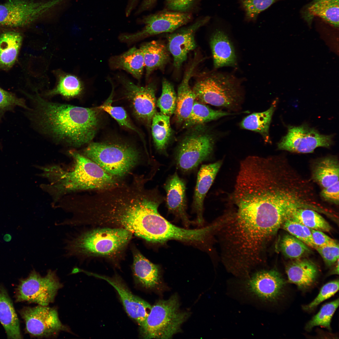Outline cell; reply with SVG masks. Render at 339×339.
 <instances>
[{"mask_svg": "<svg viewBox=\"0 0 339 339\" xmlns=\"http://www.w3.org/2000/svg\"><path fill=\"white\" fill-rule=\"evenodd\" d=\"M132 269L136 280L143 287L152 288L158 284L160 275L158 266L138 252L134 254Z\"/></svg>", "mask_w": 339, "mask_h": 339, "instance_id": "484cf974", "label": "cell"}, {"mask_svg": "<svg viewBox=\"0 0 339 339\" xmlns=\"http://www.w3.org/2000/svg\"><path fill=\"white\" fill-rule=\"evenodd\" d=\"M132 233L122 228H104L79 231L67 239L66 255L79 260L93 255L112 254L124 246Z\"/></svg>", "mask_w": 339, "mask_h": 339, "instance_id": "277c9868", "label": "cell"}, {"mask_svg": "<svg viewBox=\"0 0 339 339\" xmlns=\"http://www.w3.org/2000/svg\"><path fill=\"white\" fill-rule=\"evenodd\" d=\"M166 193V206L169 212L180 218L186 227L191 223L186 212V184L176 172L170 176L164 186Z\"/></svg>", "mask_w": 339, "mask_h": 339, "instance_id": "ac0fdd59", "label": "cell"}, {"mask_svg": "<svg viewBox=\"0 0 339 339\" xmlns=\"http://www.w3.org/2000/svg\"><path fill=\"white\" fill-rule=\"evenodd\" d=\"M285 281L280 273L274 270L257 272L246 278L244 283L245 291L261 301L273 302L281 295Z\"/></svg>", "mask_w": 339, "mask_h": 339, "instance_id": "9a60e30c", "label": "cell"}, {"mask_svg": "<svg viewBox=\"0 0 339 339\" xmlns=\"http://www.w3.org/2000/svg\"><path fill=\"white\" fill-rule=\"evenodd\" d=\"M23 40L22 34L8 30L0 35V68L8 70L16 61Z\"/></svg>", "mask_w": 339, "mask_h": 339, "instance_id": "d4e9b609", "label": "cell"}, {"mask_svg": "<svg viewBox=\"0 0 339 339\" xmlns=\"http://www.w3.org/2000/svg\"><path fill=\"white\" fill-rule=\"evenodd\" d=\"M3 239L5 241H9L10 240L11 237V236L9 234H6L4 235Z\"/></svg>", "mask_w": 339, "mask_h": 339, "instance_id": "681fc988", "label": "cell"}, {"mask_svg": "<svg viewBox=\"0 0 339 339\" xmlns=\"http://www.w3.org/2000/svg\"><path fill=\"white\" fill-rule=\"evenodd\" d=\"M55 87L46 94L48 96L59 94L67 98H75L83 93L84 86L82 81L75 75L63 72L57 73Z\"/></svg>", "mask_w": 339, "mask_h": 339, "instance_id": "f546056e", "label": "cell"}, {"mask_svg": "<svg viewBox=\"0 0 339 339\" xmlns=\"http://www.w3.org/2000/svg\"><path fill=\"white\" fill-rule=\"evenodd\" d=\"M63 286L55 271L50 269L45 276H42L34 270L27 277L20 281L16 290V300L48 306L54 302Z\"/></svg>", "mask_w": 339, "mask_h": 339, "instance_id": "9c48e42d", "label": "cell"}, {"mask_svg": "<svg viewBox=\"0 0 339 339\" xmlns=\"http://www.w3.org/2000/svg\"><path fill=\"white\" fill-rule=\"evenodd\" d=\"M230 114L226 112L213 110L204 104L195 100L189 116L184 122V126L185 127H189Z\"/></svg>", "mask_w": 339, "mask_h": 339, "instance_id": "d6a6232c", "label": "cell"}, {"mask_svg": "<svg viewBox=\"0 0 339 339\" xmlns=\"http://www.w3.org/2000/svg\"><path fill=\"white\" fill-rule=\"evenodd\" d=\"M61 0H7L0 4V27L25 28L53 17Z\"/></svg>", "mask_w": 339, "mask_h": 339, "instance_id": "5b68a950", "label": "cell"}, {"mask_svg": "<svg viewBox=\"0 0 339 339\" xmlns=\"http://www.w3.org/2000/svg\"><path fill=\"white\" fill-rule=\"evenodd\" d=\"M92 274L105 280L115 288L127 314L140 327L141 326L148 315L152 306L145 301L133 294L119 278H110L96 274Z\"/></svg>", "mask_w": 339, "mask_h": 339, "instance_id": "e0dca14e", "label": "cell"}, {"mask_svg": "<svg viewBox=\"0 0 339 339\" xmlns=\"http://www.w3.org/2000/svg\"><path fill=\"white\" fill-rule=\"evenodd\" d=\"M339 181L331 186L325 189H322L320 192L321 196L325 200L338 204L339 200Z\"/></svg>", "mask_w": 339, "mask_h": 339, "instance_id": "f6af8a7d", "label": "cell"}, {"mask_svg": "<svg viewBox=\"0 0 339 339\" xmlns=\"http://www.w3.org/2000/svg\"><path fill=\"white\" fill-rule=\"evenodd\" d=\"M278 0H239L245 11V19L248 21H256L259 13Z\"/></svg>", "mask_w": 339, "mask_h": 339, "instance_id": "ab89813d", "label": "cell"}, {"mask_svg": "<svg viewBox=\"0 0 339 339\" xmlns=\"http://www.w3.org/2000/svg\"><path fill=\"white\" fill-rule=\"evenodd\" d=\"M210 18L206 17L186 28L171 33L167 36V47L173 57L175 67L179 69L187 59L189 53L196 47L195 35L196 31L206 24Z\"/></svg>", "mask_w": 339, "mask_h": 339, "instance_id": "2e32d148", "label": "cell"}, {"mask_svg": "<svg viewBox=\"0 0 339 339\" xmlns=\"http://www.w3.org/2000/svg\"><path fill=\"white\" fill-rule=\"evenodd\" d=\"M29 114L31 121L57 141L75 147L89 143L100 122L98 107L85 108L46 100L37 95Z\"/></svg>", "mask_w": 339, "mask_h": 339, "instance_id": "7a4b0ae2", "label": "cell"}, {"mask_svg": "<svg viewBox=\"0 0 339 339\" xmlns=\"http://www.w3.org/2000/svg\"><path fill=\"white\" fill-rule=\"evenodd\" d=\"M0 322L8 338H22L19 321L13 304L7 291L1 286H0Z\"/></svg>", "mask_w": 339, "mask_h": 339, "instance_id": "4316f807", "label": "cell"}, {"mask_svg": "<svg viewBox=\"0 0 339 339\" xmlns=\"http://www.w3.org/2000/svg\"><path fill=\"white\" fill-rule=\"evenodd\" d=\"M20 314L25 321L27 331L32 336L39 338H53L61 331L73 333L69 327L62 323L55 307L38 305L26 307Z\"/></svg>", "mask_w": 339, "mask_h": 339, "instance_id": "30bf717a", "label": "cell"}, {"mask_svg": "<svg viewBox=\"0 0 339 339\" xmlns=\"http://www.w3.org/2000/svg\"><path fill=\"white\" fill-rule=\"evenodd\" d=\"M151 122L152 133L156 147L158 150L163 151L171 137L170 116L161 112H156Z\"/></svg>", "mask_w": 339, "mask_h": 339, "instance_id": "4dcf8cb0", "label": "cell"}, {"mask_svg": "<svg viewBox=\"0 0 339 339\" xmlns=\"http://www.w3.org/2000/svg\"><path fill=\"white\" fill-rule=\"evenodd\" d=\"M113 88L107 100L101 105L98 107L101 110L109 114L121 126L138 132L131 122L126 111L122 107L114 106L111 105L113 94Z\"/></svg>", "mask_w": 339, "mask_h": 339, "instance_id": "f35d334b", "label": "cell"}, {"mask_svg": "<svg viewBox=\"0 0 339 339\" xmlns=\"http://www.w3.org/2000/svg\"><path fill=\"white\" fill-rule=\"evenodd\" d=\"M333 0H314L312 3L329 1Z\"/></svg>", "mask_w": 339, "mask_h": 339, "instance_id": "f907efd6", "label": "cell"}, {"mask_svg": "<svg viewBox=\"0 0 339 339\" xmlns=\"http://www.w3.org/2000/svg\"><path fill=\"white\" fill-rule=\"evenodd\" d=\"M333 136L322 134L307 124L288 126L287 134L277 144V148L296 153H311L319 147H330L333 143Z\"/></svg>", "mask_w": 339, "mask_h": 339, "instance_id": "4fadbf2b", "label": "cell"}, {"mask_svg": "<svg viewBox=\"0 0 339 339\" xmlns=\"http://www.w3.org/2000/svg\"><path fill=\"white\" fill-rule=\"evenodd\" d=\"M176 101L177 94L173 85L166 79H163L161 94L156 102L160 112L170 116L175 113Z\"/></svg>", "mask_w": 339, "mask_h": 339, "instance_id": "d590c367", "label": "cell"}, {"mask_svg": "<svg viewBox=\"0 0 339 339\" xmlns=\"http://www.w3.org/2000/svg\"><path fill=\"white\" fill-rule=\"evenodd\" d=\"M16 106L30 109L24 99L19 98L15 94L0 87V123L6 112L13 111Z\"/></svg>", "mask_w": 339, "mask_h": 339, "instance_id": "60d3db41", "label": "cell"}, {"mask_svg": "<svg viewBox=\"0 0 339 339\" xmlns=\"http://www.w3.org/2000/svg\"><path fill=\"white\" fill-rule=\"evenodd\" d=\"M189 315L188 312L180 309L175 295L167 300H160L152 306L140 327L141 335L145 339H170L180 331L182 325Z\"/></svg>", "mask_w": 339, "mask_h": 339, "instance_id": "8992f818", "label": "cell"}, {"mask_svg": "<svg viewBox=\"0 0 339 339\" xmlns=\"http://www.w3.org/2000/svg\"><path fill=\"white\" fill-rule=\"evenodd\" d=\"M139 0H129L128 5L131 8H135Z\"/></svg>", "mask_w": 339, "mask_h": 339, "instance_id": "c3c4849f", "label": "cell"}, {"mask_svg": "<svg viewBox=\"0 0 339 339\" xmlns=\"http://www.w3.org/2000/svg\"><path fill=\"white\" fill-rule=\"evenodd\" d=\"M74 164L70 169L52 165L40 167L48 183L43 188L56 200L67 193L81 190H106L117 186L112 175L98 164L73 150L69 151Z\"/></svg>", "mask_w": 339, "mask_h": 339, "instance_id": "3957f363", "label": "cell"}, {"mask_svg": "<svg viewBox=\"0 0 339 339\" xmlns=\"http://www.w3.org/2000/svg\"><path fill=\"white\" fill-rule=\"evenodd\" d=\"M311 169L313 180L322 189L339 181V162L336 156H328L316 160Z\"/></svg>", "mask_w": 339, "mask_h": 339, "instance_id": "603a6c76", "label": "cell"}, {"mask_svg": "<svg viewBox=\"0 0 339 339\" xmlns=\"http://www.w3.org/2000/svg\"><path fill=\"white\" fill-rule=\"evenodd\" d=\"M233 198L236 207L260 210L280 221L297 209L314 210L320 203L309 181L280 157L242 161Z\"/></svg>", "mask_w": 339, "mask_h": 339, "instance_id": "6da1fadb", "label": "cell"}, {"mask_svg": "<svg viewBox=\"0 0 339 339\" xmlns=\"http://www.w3.org/2000/svg\"><path fill=\"white\" fill-rule=\"evenodd\" d=\"M339 0L312 3L308 10L311 16H318L336 27L339 26Z\"/></svg>", "mask_w": 339, "mask_h": 339, "instance_id": "836d02e7", "label": "cell"}, {"mask_svg": "<svg viewBox=\"0 0 339 339\" xmlns=\"http://www.w3.org/2000/svg\"><path fill=\"white\" fill-rule=\"evenodd\" d=\"M279 247L285 256L294 260L302 258L310 252L309 246L291 234H285L282 237Z\"/></svg>", "mask_w": 339, "mask_h": 339, "instance_id": "e575fe53", "label": "cell"}, {"mask_svg": "<svg viewBox=\"0 0 339 339\" xmlns=\"http://www.w3.org/2000/svg\"><path fill=\"white\" fill-rule=\"evenodd\" d=\"M109 63L111 68L125 70L138 80L142 77L145 67L142 52L136 47L111 58Z\"/></svg>", "mask_w": 339, "mask_h": 339, "instance_id": "83f0119b", "label": "cell"}, {"mask_svg": "<svg viewBox=\"0 0 339 339\" xmlns=\"http://www.w3.org/2000/svg\"><path fill=\"white\" fill-rule=\"evenodd\" d=\"M167 8L170 10L187 12L194 7L196 0H165Z\"/></svg>", "mask_w": 339, "mask_h": 339, "instance_id": "ee69618b", "label": "cell"}, {"mask_svg": "<svg viewBox=\"0 0 339 339\" xmlns=\"http://www.w3.org/2000/svg\"><path fill=\"white\" fill-rule=\"evenodd\" d=\"M213 140L208 134L198 131L186 136L177 149L175 159L177 166L184 172L190 171L208 158L213 151Z\"/></svg>", "mask_w": 339, "mask_h": 339, "instance_id": "7c38bea8", "label": "cell"}, {"mask_svg": "<svg viewBox=\"0 0 339 339\" xmlns=\"http://www.w3.org/2000/svg\"><path fill=\"white\" fill-rule=\"evenodd\" d=\"M315 249L328 266L332 265L339 260V244L336 240L326 245L316 247Z\"/></svg>", "mask_w": 339, "mask_h": 339, "instance_id": "7bdbcfd3", "label": "cell"}, {"mask_svg": "<svg viewBox=\"0 0 339 339\" xmlns=\"http://www.w3.org/2000/svg\"><path fill=\"white\" fill-rule=\"evenodd\" d=\"M239 84L234 76L211 72L201 73L192 89L196 100L203 104L229 107L239 96Z\"/></svg>", "mask_w": 339, "mask_h": 339, "instance_id": "ba28073f", "label": "cell"}, {"mask_svg": "<svg viewBox=\"0 0 339 339\" xmlns=\"http://www.w3.org/2000/svg\"><path fill=\"white\" fill-rule=\"evenodd\" d=\"M191 14L171 10H164L145 16L140 20L144 26L141 31L131 34H123L119 39L131 43L147 37L164 33H172L191 21Z\"/></svg>", "mask_w": 339, "mask_h": 339, "instance_id": "8fae6325", "label": "cell"}, {"mask_svg": "<svg viewBox=\"0 0 339 339\" xmlns=\"http://www.w3.org/2000/svg\"><path fill=\"white\" fill-rule=\"evenodd\" d=\"M310 229L329 232L331 227L329 223L316 211L308 208H299L288 217Z\"/></svg>", "mask_w": 339, "mask_h": 339, "instance_id": "1f68e13d", "label": "cell"}, {"mask_svg": "<svg viewBox=\"0 0 339 339\" xmlns=\"http://www.w3.org/2000/svg\"><path fill=\"white\" fill-rule=\"evenodd\" d=\"M83 154L108 174L117 176L127 173L139 158L138 151L133 146L116 142H90Z\"/></svg>", "mask_w": 339, "mask_h": 339, "instance_id": "52a82bcc", "label": "cell"}, {"mask_svg": "<svg viewBox=\"0 0 339 339\" xmlns=\"http://www.w3.org/2000/svg\"><path fill=\"white\" fill-rule=\"evenodd\" d=\"M288 282L295 284L301 290L313 286L316 280L318 269L311 261L302 258L295 259L286 268Z\"/></svg>", "mask_w": 339, "mask_h": 339, "instance_id": "44dd1931", "label": "cell"}, {"mask_svg": "<svg viewBox=\"0 0 339 339\" xmlns=\"http://www.w3.org/2000/svg\"><path fill=\"white\" fill-rule=\"evenodd\" d=\"M338 289V279L326 283L322 287L319 293L315 299L309 304L303 306V309L307 311L313 310L320 303L334 295Z\"/></svg>", "mask_w": 339, "mask_h": 339, "instance_id": "b9f144b4", "label": "cell"}, {"mask_svg": "<svg viewBox=\"0 0 339 339\" xmlns=\"http://www.w3.org/2000/svg\"><path fill=\"white\" fill-rule=\"evenodd\" d=\"M210 43L215 68L236 65L237 58L234 48L224 31L220 29L216 30L211 36Z\"/></svg>", "mask_w": 339, "mask_h": 339, "instance_id": "ffe728a7", "label": "cell"}, {"mask_svg": "<svg viewBox=\"0 0 339 339\" xmlns=\"http://www.w3.org/2000/svg\"><path fill=\"white\" fill-rule=\"evenodd\" d=\"M198 62V61L194 60L187 69L178 87L175 113L177 121L180 122H184L188 117L196 100L195 95L190 87L189 81Z\"/></svg>", "mask_w": 339, "mask_h": 339, "instance_id": "7402d4cb", "label": "cell"}, {"mask_svg": "<svg viewBox=\"0 0 339 339\" xmlns=\"http://www.w3.org/2000/svg\"><path fill=\"white\" fill-rule=\"evenodd\" d=\"M282 226L291 235L301 240L309 247L315 249L310 229L301 223L288 217Z\"/></svg>", "mask_w": 339, "mask_h": 339, "instance_id": "74e56055", "label": "cell"}, {"mask_svg": "<svg viewBox=\"0 0 339 339\" xmlns=\"http://www.w3.org/2000/svg\"><path fill=\"white\" fill-rule=\"evenodd\" d=\"M221 161L202 165L197 174L192 206L197 214L196 221L202 225L203 222L202 213L204 201L221 165Z\"/></svg>", "mask_w": 339, "mask_h": 339, "instance_id": "d6986e66", "label": "cell"}, {"mask_svg": "<svg viewBox=\"0 0 339 339\" xmlns=\"http://www.w3.org/2000/svg\"><path fill=\"white\" fill-rule=\"evenodd\" d=\"M339 299L324 305L319 312L306 324L305 329L310 331L314 327L320 326L331 331L332 317L339 305Z\"/></svg>", "mask_w": 339, "mask_h": 339, "instance_id": "8d00e7d4", "label": "cell"}, {"mask_svg": "<svg viewBox=\"0 0 339 339\" xmlns=\"http://www.w3.org/2000/svg\"><path fill=\"white\" fill-rule=\"evenodd\" d=\"M277 103V100H275L266 111L254 113L246 116L241 122L240 126L243 129L258 132L266 142L269 143V127Z\"/></svg>", "mask_w": 339, "mask_h": 339, "instance_id": "f1b7e54d", "label": "cell"}, {"mask_svg": "<svg viewBox=\"0 0 339 339\" xmlns=\"http://www.w3.org/2000/svg\"><path fill=\"white\" fill-rule=\"evenodd\" d=\"M156 0H143L139 8L136 12L137 14H140L150 8Z\"/></svg>", "mask_w": 339, "mask_h": 339, "instance_id": "7dc6e473", "label": "cell"}, {"mask_svg": "<svg viewBox=\"0 0 339 339\" xmlns=\"http://www.w3.org/2000/svg\"><path fill=\"white\" fill-rule=\"evenodd\" d=\"M146 78L155 70L162 69L168 62L170 52L167 46L159 40H153L142 45Z\"/></svg>", "mask_w": 339, "mask_h": 339, "instance_id": "cb8c5ba5", "label": "cell"}, {"mask_svg": "<svg viewBox=\"0 0 339 339\" xmlns=\"http://www.w3.org/2000/svg\"><path fill=\"white\" fill-rule=\"evenodd\" d=\"M117 78L124 88L125 95L131 103L136 116L144 122L150 123L156 112L155 84L150 83L145 86H141L122 75H118Z\"/></svg>", "mask_w": 339, "mask_h": 339, "instance_id": "5bb4252c", "label": "cell"}, {"mask_svg": "<svg viewBox=\"0 0 339 339\" xmlns=\"http://www.w3.org/2000/svg\"><path fill=\"white\" fill-rule=\"evenodd\" d=\"M310 229L312 239L316 247L326 245L335 240L326 235L323 232L313 229Z\"/></svg>", "mask_w": 339, "mask_h": 339, "instance_id": "bcb514c9", "label": "cell"}]
</instances>
